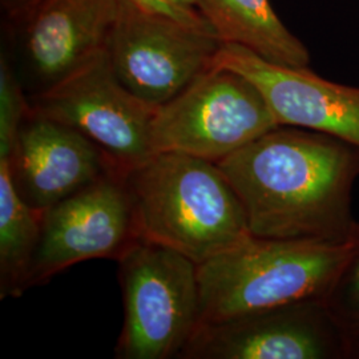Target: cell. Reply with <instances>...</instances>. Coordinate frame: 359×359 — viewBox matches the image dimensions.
<instances>
[{
  "mask_svg": "<svg viewBox=\"0 0 359 359\" xmlns=\"http://www.w3.org/2000/svg\"><path fill=\"white\" fill-rule=\"evenodd\" d=\"M212 65L252 81L280 127L320 132L359 148V87L326 80L308 67L271 63L236 44H222Z\"/></svg>",
  "mask_w": 359,
  "mask_h": 359,
  "instance_id": "10",
  "label": "cell"
},
{
  "mask_svg": "<svg viewBox=\"0 0 359 359\" xmlns=\"http://www.w3.org/2000/svg\"><path fill=\"white\" fill-rule=\"evenodd\" d=\"M344 338L322 301L201 325L179 359L346 358Z\"/></svg>",
  "mask_w": 359,
  "mask_h": 359,
  "instance_id": "9",
  "label": "cell"
},
{
  "mask_svg": "<svg viewBox=\"0 0 359 359\" xmlns=\"http://www.w3.org/2000/svg\"><path fill=\"white\" fill-rule=\"evenodd\" d=\"M7 158L16 192L39 212L121 170L80 132L29 109Z\"/></svg>",
  "mask_w": 359,
  "mask_h": 359,
  "instance_id": "12",
  "label": "cell"
},
{
  "mask_svg": "<svg viewBox=\"0 0 359 359\" xmlns=\"http://www.w3.org/2000/svg\"><path fill=\"white\" fill-rule=\"evenodd\" d=\"M277 127L252 81L212 65L157 108L154 152L189 154L217 164Z\"/></svg>",
  "mask_w": 359,
  "mask_h": 359,
  "instance_id": "5",
  "label": "cell"
},
{
  "mask_svg": "<svg viewBox=\"0 0 359 359\" xmlns=\"http://www.w3.org/2000/svg\"><path fill=\"white\" fill-rule=\"evenodd\" d=\"M124 173L114 170L41 212L28 287L47 283L79 262L117 261L139 240Z\"/></svg>",
  "mask_w": 359,
  "mask_h": 359,
  "instance_id": "8",
  "label": "cell"
},
{
  "mask_svg": "<svg viewBox=\"0 0 359 359\" xmlns=\"http://www.w3.org/2000/svg\"><path fill=\"white\" fill-rule=\"evenodd\" d=\"M323 304L344 338L347 357L359 358V231L355 248Z\"/></svg>",
  "mask_w": 359,
  "mask_h": 359,
  "instance_id": "15",
  "label": "cell"
},
{
  "mask_svg": "<svg viewBox=\"0 0 359 359\" xmlns=\"http://www.w3.org/2000/svg\"><path fill=\"white\" fill-rule=\"evenodd\" d=\"M121 0H43L26 18L20 74L29 96L50 90L107 51Z\"/></svg>",
  "mask_w": 359,
  "mask_h": 359,
  "instance_id": "11",
  "label": "cell"
},
{
  "mask_svg": "<svg viewBox=\"0 0 359 359\" xmlns=\"http://www.w3.org/2000/svg\"><path fill=\"white\" fill-rule=\"evenodd\" d=\"M41 212L27 205L13 187L7 157H0V297H19L38 250Z\"/></svg>",
  "mask_w": 359,
  "mask_h": 359,
  "instance_id": "14",
  "label": "cell"
},
{
  "mask_svg": "<svg viewBox=\"0 0 359 359\" xmlns=\"http://www.w3.org/2000/svg\"><path fill=\"white\" fill-rule=\"evenodd\" d=\"M222 44L241 46L277 65L308 67L310 53L269 0H196Z\"/></svg>",
  "mask_w": 359,
  "mask_h": 359,
  "instance_id": "13",
  "label": "cell"
},
{
  "mask_svg": "<svg viewBox=\"0 0 359 359\" xmlns=\"http://www.w3.org/2000/svg\"><path fill=\"white\" fill-rule=\"evenodd\" d=\"M43 0H1L3 8L11 18L26 19Z\"/></svg>",
  "mask_w": 359,
  "mask_h": 359,
  "instance_id": "18",
  "label": "cell"
},
{
  "mask_svg": "<svg viewBox=\"0 0 359 359\" xmlns=\"http://www.w3.org/2000/svg\"><path fill=\"white\" fill-rule=\"evenodd\" d=\"M145 11L175 19L184 25L212 28L200 13L196 0H128ZM213 29V28H212Z\"/></svg>",
  "mask_w": 359,
  "mask_h": 359,
  "instance_id": "17",
  "label": "cell"
},
{
  "mask_svg": "<svg viewBox=\"0 0 359 359\" xmlns=\"http://www.w3.org/2000/svg\"><path fill=\"white\" fill-rule=\"evenodd\" d=\"M124 177L139 240L200 265L252 236L244 206L216 163L160 152Z\"/></svg>",
  "mask_w": 359,
  "mask_h": 359,
  "instance_id": "2",
  "label": "cell"
},
{
  "mask_svg": "<svg viewBox=\"0 0 359 359\" xmlns=\"http://www.w3.org/2000/svg\"><path fill=\"white\" fill-rule=\"evenodd\" d=\"M358 231L337 244L250 236L197 265L201 325L298 302H323L355 248Z\"/></svg>",
  "mask_w": 359,
  "mask_h": 359,
  "instance_id": "3",
  "label": "cell"
},
{
  "mask_svg": "<svg viewBox=\"0 0 359 359\" xmlns=\"http://www.w3.org/2000/svg\"><path fill=\"white\" fill-rule=\"evenodd\" d=\"M28 109L75 129L127 172L151 158L157 108L127 90L107 51L50 90L29 96Z\"/></svg>",
  "mask_w": 359,
  "mask_h": 359,
  "instance_id": "6",
  "label": "cell"
},
{
  "mask_svg": "<svg viewBox=\"0 0 359 359\" xmlns=\"http://www.w3.org/2000/svg\"><path fill=\"white\" fill-rule=\"evenodd\" d=\"M221 46L212 28L184 25L121 0L107 55L121 84L158 108L209 69Z\"/></svg>",
  "mask_w": 359,
  "mask_h": 359,
  "instance_id": "7",
  "label": "cell"
},
{
  "mask_svg": "<svg viewBox=\"0 0 359 359\" xmlns=\"http://www.w3.org/2000/svg\"><path fill=\"white\" fill-rule=\"evenodd\" d=\"M217 165L244 206L255 237L337 244L358 231L351 197L359 148L353 144L277 127Z\"/></svg>",
  "mask_w": 359,
  "mask_h": 359,
  "instance_id": "1",
  "label": "cell"
},
{
  "mask_svg": "<svg viewBox=\"0 0 359 359\" xmlns=\"http://www.w3.org/2000/svg\"><path fill=\"white\" fill-rule=\"evenodd\" d=\"M28 109V99L20 80L6 55L0 60V157L13 151L19 127Z\"/></svg>",
  "mask_w": 359,
  "mask_h": 359,
  "instance_id": "16",
  "label": "cell"
},
{
  "mask_svg": "<svg viewBox=\"0 0 359 359\" xmlns=\"http://www.w3.org/2000/svg\"><path fill=\"white\" fill-rule=\"evenodd\" d=\"M117 262L124 323L116 358H179L201 325L197 264L142 240Z\"/></svg>",
  "mask_w": 359,
  "mask_h": 359,
  "instance_id": "4",
  "label": "cell"
}]
</instances>
